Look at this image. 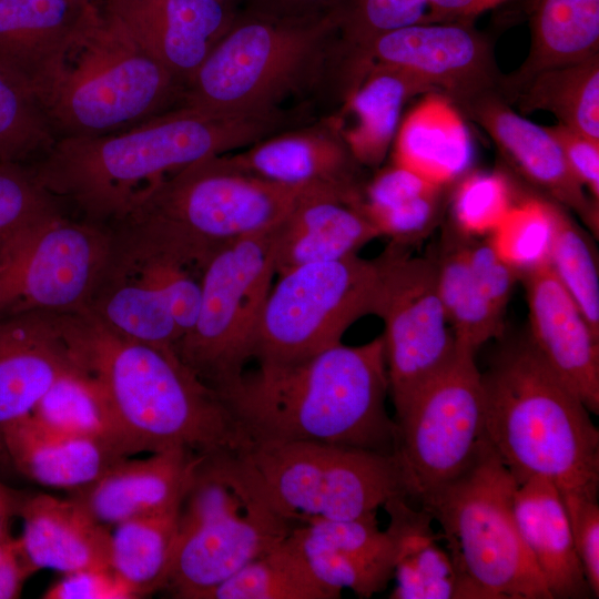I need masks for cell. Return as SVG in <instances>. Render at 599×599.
I'll return each instance as SVG.
<instances>
[{
	"label": "cell",
	"instance_id": "cell-1",
	"mask_svg": "<svg viewBox=\"0 0 599 599\" xmlns=\"http://www.w3.org/2000/svg\"><path fill=\"white\" fill-rule=\"evenodd\" d=\"M288 114H209L171 109L131 129L58 139L30 165L40 184L83 219L112 226L165 176L207 156L245 149L288 129Z\"/></svg>",
	"mask_w": 599,
	"mask_h": 599
},
{
	"label": "cell",
	"instance_id": "cell-2",
	"mask_svg": "<svg viewBox=\"0 0 599 599\" xmlns=\"http://www.w3.org/2000/svg\"><path fill=\"white\" fill-rule=\"evenodd\" d=\"M383 336L342 343L288 365H263L243 373L216 394L251 441L306 440L392 455L395 420Z\"/></svg>",
	"mask_w": 599,
	"mask_h": 599
},
{
	"label": "cell",
	"instance_id": "cell-3",
	"mask_svg": "<svg viewBox=\"0 0 599 599\" xmlns=\"http://www.w3.org/2000/svg\"><path fill=\"white\" fill-rule=\"evenodd\" d=\"M75 364L103 392L133 451H238L246 439L173 347L120 336L87 312L60 315Z\"/></svg>",
	"mask_w": 599,
	"mask_h": 599
},
{
	"label": "cell",
	"instance_id": "cell-4",
	"mask_svg": "<svg viewBox=\"0 0 599 599\" xmlns=\"http://www.w3.org/2000/svg\"><path fill=\"white\" fill-rule=\"evenodd\" d=\"M339 14L276 20L240 12L175 108L209 114H302L287 103L317 97L341 100L344 49ZM174 109V108H173Z\"/></svg>",
	"mask_w": 599,
	"mask_h": 599
},
{
	"label": "cell",
	"instance_id": "cell-5",
	"mask_svg": "<svg viewBox=\"0 0 599 599\" xmlns=\"http://www.w3.org/2000/svg\"><path fill=\"white\" fill-rule=\"evenodd\" d=\"M481 379L486 439L517 485L539 476L560 496L598 497L599 432L591 413L528 337L499 351Z\"/></svg>",
	"mask_w": 599,
	"mask_h": 599
},
{
	"label": "cell",
	"instance_id": "cell-6",
	"mask_svg": "<svg viewBox=\"0 0 599 599\" xmlns=\"http://www.w3.org/2000/svg\"><path fill=\"white\" fill-rule=\"evenodd\" d=\"M349 191L287 185L234 167L225 154L199 160L160 180L110 229L202 270L221 246L276 226L301 201Z\"/></svg>",
	"mask_w": 599,
	"mask_h": 599
},
{
	"label": "cell",
	"instance_id": "cell-7",
	"mask_svg": "<svg viewBox=\"0 0 599 599\" xmlns=\"http://www.w3.org/2000/svg\"><path fill=\"white\" fill-rule=\"evenodd\" d=\"M293 528L237 451L203 455L180 509L164 588L175 598L200 599L282 542Z\"/></svg>",
	"mask_w": 599,
	"mask_h": 599
},
{
	"label": "cell",
	"instance_id": "cell-8",
	"mask_svg": "<svg viewBox=\"0 0 599 599\" xmlns=\"http://www.w3.org/2000/svg\"><path fill=\"white\" fill-rule=\"evenodd\" d=\"M517 483L489 443L418 506L441 528L466 599H552L514 515Z\"/></svg>",
	"mask_w": 599,
	"mask_h": 599
},
{
	"label": "cell",
	"instance_id": "cell-9",
	"mask_svg": "<svg viewBox=\"0 0 599 599\" xmlns=\"http://www.w3.org/2000/svg\"><path fill=\"white\" fill-rule=\"evenodd\" d=\"M182 91L171 72L101 9L69 53L42 111L57 140L98 136L175 108Z\"/></svg>",
	"mask_w": 599,
	"mask_h": 599
},
{
	"label": "cell",
	"instance_id": "cell-10",
	"mask_svg": "<svg viewBox=\"0 0 599 599\" xmlns=\"http://www.w3.org/2000/svg\"><path fill=\"white\" fill-rule=\"evenodd\" d=\"M293 527L376 512L406 497L394 455L318 441H251L237 451Z\"/></svg>",
	"mask_w": 599,
	"mask_h": 599
},
{
	"label": "cell",
	"instance_id": "cell-11",
	"mask_svg": "<svg viewBox=\"0 0 599 599\" xmlns=\"http://www.w3.org/2000/svg\"><path fill=\"white\" fill-rule=\"evenodd\" d=\"M382 282V257L357 254L278 274L257 322L252 358L288 365L342 343L351 325L376 314Z\"/></svg>",
	"mask_w": 599,
	"mask_h": 599
},
{
	"label": "cell",
	"instance_id": "cell-12",
	"mask_svg": "<svg viewBox=\"0 0 599 599\" xmlns=\"http://www.w3.org/2000/svg\"><path fill=\"white\" fill-rule=\"evenodd\" d=\"M275 274L272 229L226 243L202 266L196 321L173 349L216 394L237 383L252 358Z\"/></svg>",
	"mask_w": 599,
	"mask_h": 599
},
{
	"label": "cell",
	"instance_id": "cell-13",
	"mask_svg": "<svg viewBox=\"0 0 599 599\" xmlns=\"http://www.w3.org/2000/svg\"><path fill=\"white\" fill-rule=\"evenodd\" d=\"M475 355L458 347L450 364L394 418L393 455L408 500L419 504L456 479L488 443L483 379Z\"/></svg>",
	"mask_w": 599,
	"mask_h": 599
},
{
	"label": "cell",
	"instance_id": "cell-14",
	"mask_svg": "<svg viewBox=\"0 0 599 599\" xmlns=\"http://www.w3.org/2000/svg\"><path fill=\"white\" fill-rule=\"evenodd\" d=\"M111 246L110 227L63 213L0 243V318L85 311Z\"/></svg>",
	"mask_w": 599,
	"mask_h": 599
},
{
	"label": "cell",
	"instance_id": "cell-15",
	"mask_svg": "<svg viewBox=\"0 0 599 599\" xmlns=\"http://www.w3.org/2000/svg\"><path fill=\"white\" fill-rule=\"evenodd\" d=\"M112 231V246L85 311L125 338L173 347L194 325L201 270Z\"/></svg>",
	"mask_w": 599,
	"mask_h": 599
},
{
	"label": "cell",
	"instance_id": "cell-16",
	"mask_svg": "<svg viewBox=\"0 0 599 599\" xmlns=\"http://www.w3.org/2000/svg\"><path fill=\"white\" fill-rule=\"evenodd\" d=\"M383 282L375 316L383 336L389 394L399 417L458 347L441 304L434 256H410L392 243L380 255Z\"/></svg>",
	"mask_w": 599,
	"mask_h": 599
},
{
	"label": "cell",
	"instance_id": "cell-17",
	"mask_svg": "<svg viewBox=\"0 0 599 599\" xmlns=\"http://www.w3.org/2000/svg\"><path fill=\"white\" fill-rule=\"evenodd\" d=\"M398 70L429 92L464 104L496 91L499 75L488 40L467 21L420 23L385 32L367 47L354 71L367 65Z\"/></svg>",
	"mask_w": 599,
	"mask_h": 599
},
{
	"label": "cell",
	"instance_id": "cell-18",
	"mask_svg": "<svg viewBox=\"0 0 599 599\" xmlns=\"http://www.w3.org/2000/svg\"><path fill=\"white\" fill-rule=\"evenodd\" d=\"M100 11L88 0H0V71L42 109Z\"/></svg>",
	"mask_w": 599,
	"mask_h": 599
},
{
	"label": "cell",
	"instance_id": "cell-19",
	"mask_svg": "<svg viewBox=\"0 0 599 599\" xmlns=\"http://www.w3.org/2000/svg\"><path fill=\"white\" fill-rule=\"evenodd\" d=\"M100 7L183 89L240 12L238 2L223 0H100Z\"/></svg>",
	"mask_w": 599,
	"mask_h": 599
},
{
	"label": "cell",
	"instance_id": "cell-20",
	"mask_svg": "<svg viewBox=\"0 0 599 599\" xmlns=\"http://www.w3.org/2000/svg\"><path fill=\"white\" fill-rule=\"evenodd\" d=\"M525 285L529 342L559 379L599 414V336L593 333L549 263L519 278Z\"/></svg>",
	"mask_w": 599,
	"mask_h": 599
},
{
	"label": "cell",
	"instance_id": "cell-21",
	"mask_svg": "<svg viewBox=\"0 0 599 599\" xmlns=\"http://www.w3.org/2000/svg\"><path fill=\"white\" fill-rule=\"evenodd\" d=\"M290 537L316 580L337 599L343 589L370 598L393 578L394 541L379 529L376 512L296 526Z\"/></svg>",
	"mask_w": 599,
	"mask_h": 599
},
{
	"label": "cell",
	"instance_id": "cell-22",
	"mask_svg": "<svg viewBox=\"0 0 599 599\" xmlns=\"http://www.w3.org/2000/svg\"><path fill=\"white\" fill-rule=\"evenodd\" d=\"M463 109L490 135L506 160L551 201L572 210L598 237V202L571 173L562 150L548 128L516 113L497 91L478 95Z\"/></svg>",
	"mask_w": 599,
	"mask_h": 599
},
{
	"label": "cell",
	"instance_id": "cell-23",
	"mask_svg": "<svg viewBox=\"0 0 599 599\" xmlns=\"http://www.w3.org/2000/svg\"><path fill=\"white\" fill-rule=\"evenodd\" d=\"M77 368L59 314L0 318V453L4 428L31 414L50 388Z\"/></svg>",
	"mask_w": 599,
	"mask_h": 599
},
{
	"label": "cell",
	"instance_id": "cell-24",
	"mask_svg": "<svg viewBox=\"0 0 599 599\" xmlns=\"http://www.w3.org/2000/svg\"><path fill=\"white\" fill-rule=\"evenodd\" d=\"M202 456L173 448L145 459L125 457L93 483L71 491V498L106 527L179 511Z\"/></svg>",
	"mask_w": 599,
	"mask_h": 599
},
{
	"label": "cell",
	"instance_id": "cell-25",
	"mask_svg": "<svg viewBox=\"0 0 599 599\" xmlns=\"http://www.w3.org/2000/svg\"><path fill=\"white\" fill-rule=\"evenodd\" d=\"M236 169L287 185H329L362 191L359 164L329 118L319 124L283 130L234 154Z\"/></svg>",
	"mask_w": 599,
	"mask_h": 599
},
{
	"label": "cell",
	"instance_id": "cell-26",
	"mask_svg": "<svg viewBox=\"0 0 599 599\" xmlns=\"http://www.w3.org/2000/svg\"><path fill=\"white\" fill-rule=\"evenodd\" d=\"M21 515L23 532L18 547L31 570H112L109 527L71 497L39 494L22 505Z\"/></svg>",
	"mask_w": 599,
	"mask_h": 599
},
{
	"label": "cell",
	"instance_id": "cell-27",
	"mask_svg": "<svg viewBox=\"0 0 599 599\" xmlns=\"http://www.w3.org/2000/svg\"><path fill=\"white\" fill-rule=\"evenodd\" d=\"M272 235L277 275L304 264L357 254L379 237L356 202L334 193L301 201L272 229Z\"/></svg>",
	"mask_w": 599,
	"mask_h": 599
},
{
	"label": "cell",
	"instance_id": "cell-28",
	"mask_svg": "<svg viewBox=\"0 0 599 599\" xmlns=\"http://www.w3.org/2000/svg\"><path fill=\"white\" fill-rule=\"evenodd\" d=\"M1 439L3 450L28 478L71 491L93 483L128 457L109 444L49 427L32 414L7 426Z\"/></svg>",
	"mask_w": 599,
	"mask_h": 599
},
{
	"label": "cell",
	"instance_id": "cell-29",
	"mask_svg": "<svg viewBox=\"0 0 599 599\" xmlns=\"http://www.w3.org/2000/svg\"><path fill=\"white\" fill-rule=\"evenodd\" d=\"M514 515L520 537L552 599H587L591 591L557 487L544 477L517 486Z\"/></svg>",
	"mask_w": 599,
	"mask_h": 599
},
{
	"label": "cell",
	"instance_id": "cell-30",
	"mask_svg": "<svg viewBox=\"0 0 599 599\" xmlns=\"http://www.w3.org/2000/svg\"><path fill=\"white\" fill-rule=\"evenodd\" d=\"M474 149L465 121L446 95L429 92L398 125L393 163L445 187L469 172Z\"/></svg>",
	"mask_w": 599,
	"mask_h": 599
},
{
	"label": "cell",
	"instance_id": "cell-31",
	"mask_svg": "<svg viewBox=\"0 0 599 599\" xmlns=\"http://www.w3.org/2000/svg\"><path fill=\"white\" fill-rule=\"evenodd\" d=\"M417 93L429 91L412 77L386 67L367 65L329 116L354 160L378 166L394 142L402 106Z\"/></svg>",
	"mask_w": 599,
	"mask_h": 599
},
{
	"label": "cell",
	"instance_id": "cell-32",
	"mask_svg": "<svg viewBox=\"0 0 599 599\" xmlns=\"http://www.w3.org/2000/svg\"><path fill=\"white\" fill-rule=\"evenodd\" d=\"M389 515L387 531L395 548L396 585L390 599H466L463 580L447 549L434 531L433 517L397 496L384 506Z\"/></svg>",
	"mask_w": 599,
	"mask_h": 599
},
{
	"label": "cell",
	"instance_id": "cell-33",
	"mask_svg": "<svg viewBox=\"0 0 599 599\" xmlns=\"http://www.w3.org/2000/svg\"><path fill=\"white\" fill-rule=\"evenodd\" d=\"M530 26L527 59L500 84L509 97L542 71L599 55V0H536Z\"/></svg>",
	"mask_w": 599,
	"mask_h": 599
},
{
	"label": "cell",
	"instance_id": "cell-34",
	"mask_svg": "<svg viewBox=\"0 0 599 599\" xmlns=\"http://www.w3.org/2000/svg\"><path fill=\"white\" fill-rule=\"evenodd\" d=\"M443 186L392 164L362 190L361 210L392 243L408 246L425 238L440 217Z\"/></svg>",
	"mask_w": 599,
	"mask_h": 599
},
{
	"label": "cell",
	"instance_id": "cell-35",
	"mask_svg": "<svg viewBox=\"0 0 599 599\" xmlns=\"http://www.w3.org/2000/svg\"><path fill=\"white\" fill-rule=\"evenodd\" d=\"M179 511L138 517L114 526L110 565L133 598L163 589L179 530Z\"/></svg>",
	"mask_w": 599,
	"mask_h": 599
},
{
	"label": "cell",
	"instance_id": "cell-36",
	"mask_svg": "<svg viewBox=\"0 0 599 599\" xmlns=\"http://www.w3.org/2000/svg\"><path fill=\"white\" fill-rule=\"evenodd\" d=\"M451 229L434 256L437 291L457 346L476 354L486 342L501 337L504 316L479 291L465 258L461 235Z\"/></svg>",
	"mask_w": 599,
	"mask_h": 599
},
{
	"label": "cell",
	"instance_id": "cell-37",
	"mask_svg": "<svg viewBox=\"0 0 599 599\" xmlns=\"http://www.w3.org/2000/svg\"><path fill=\"white\" fill-rule=\"evenodd\" d=\"M510 99L522 112H551L559 124L599 142V55L542 71Z\"/></svg>",
	"mask_w": 599,
	"mask_h": 599
},
{
	"label": "cell",
	"instance_id": "cell-38",
	"mask_svg": "<svg viewBox=\"0 0 599 599\" xmlns=\"http://www.w3.org/2000/svg\"><path fill=\"white\" fill-rule=\"evenodd\" d=\"M200 599L337 598L316 580L288 535Z\"/></svg>",
	"mask_w": 599,
	"mask_h": 599
},
{
	"label": "cell",
	"instance_id": "cell-39",
	"mask_svg": "<svg viewBox=\"0 0 599 599\" xmlns=\"http://www.w3.org/2000/svg\"><path fill=\"white\" fill-rule=\"evenodd\" d=\"M31 414L54 429L133 454L100 386L80 367L60 378Z\"/></svg>",
	"mask_w": 599,
	"mask_h": 599
},
{
	"label": "cell",
	"instance_id": "cell-40",
	"mask_svg": "<svg viewBox=\"0 0 599 599\" xmlns=\"http://www.w3.org/2000/svg\"><path fill=\"white\" fill-rule=\"evenodd\" d=\"M549 265L599 336V271L593 242L558 203Z\"/></svg>",
	"mask_w": 599,
	"mask_h": 599
},
{
	"label": "cell",
	"instance_id": "cell-41",
	"mask_svg": "<svg viewBox=\"0 0 599 599\" xmlns=\"http://www.w3.org/2000/svg\"><path fill=\"white\" fill-rule=\"evenodd\" d=\"M556 202L517 196L499 224L486 236L500 258L522 274L549 262Z\"/></svg>",
	"mask_w": 599,
	"mask_h": 599
},
{
	"label": "cell",
	"instance_id": "cell-42",
	"mask_svg": "<svg viewBox=\"0 0 599 599\" xmlns=\"http://www.w3.org/2000/svg\"><path fill=\"white\" fill-rule=\"evenodd\" d=\"M55 141L38 102L0 71V162L38 160Z\"/></svg>",
	"mask_w": 599,
	"mask_h": 599
},
{
	"label": "cell",
	"instance_id": "cell-43",
	"mask_svg": "<svg viewBox=\"0 0 599 599\" xmlns=\"http://www.w3.org/2000/svg\"><path fill=\"white\" fill-rule=\"evenodd\" d=\"M516 199L505 174L468 172L458 180L453 195V227L465 236H488Z\"/></svg>",
	"mask_w": 599,
	"mask_h": 599
},
{
	"label": "cell",
	"instance_id": "cell-44",
	"mask_svg": "<svg viewBox=\"0 0 599 599\" xmlns=\"http://www.w3.org/2000/svg\"><path fill=\"white\" fill-rule=\"evenodd\" d=\"M60 202L40 184L30 165L0 162V243L39 221L62 214Z\"/></svg>",
	"mask_w": 599,
	"mask_h": 599
},
{
	"label": "cell",
	"instance_id": "cell-45",
	"mask_svg": "<svg viewBox=\"0 0 599 599\" xmlns=\"http://www.w3.org/2000/svg\"><path fill=\"white\" fill-rule=\"evenodd\" d=\"M460 235L465 258L474 281L491 307L505 316L519 275L500 258L487 238Z\"/></svg>",
	"mask_w": 599,
	"mask_h": 599
},
{
	"label": "cell",
	"instance_id": "cell-46",
	"mask_svg": "<svg viewBox=\"0 0 599 599\" xmlns=\"http://www.w3.org/2000/svg\"><path fill=\"white\" fill-rule=\"evenodd\" d=\"M575 548L592 597H599V505L598 497L561 496Z\"/></svg>",
	"mask_w": 599,
	"mask_h": 599
},
{
	"label": "cell",
	"instance_id": "cell-47",
	"mask_svg": "<svg viewBox=\"0 0 599 599\" xmlns=\"http://www.w3.org/2000/svg\"><path fill=\"white\" fill-rule=\"evenodd\" d=\"M548 130L559 143L573 176L599 203V142L562 124Z\"/></svg>",
	"mask_w": 599,
	"mask_h": 599
},
{
	"label": "cell",
	"instance_id": "cell-48",
	"mask_svg": "<svg viewBox=\"0 0 599 599\" xmlns=\"http://www.w3.org/2000/svg\"><path fill=\"white\" fill-rule=\"evenodd\" d=\"M43 598L49 599H110L133 598L112 570H78L51 586Z\"/></svg>",
	"mask_w": 599,
	"mask_h": 599
},
{
	"label": "cell",
	"instance_id": "cell-49",
	"mask_svg": "<svg viewBox=\"0 0 599 599\" xmlns=\"http://www.w3.org/2000/svg\"><path fill=\"white\" fill-rule=\"evenodd\" d=\"M243 12L276 20H315L339 14L347 0H242Z\"/></svg>",
	"mask_w": 599,
	"mask_h": 599
},
{
	"label": "cell",
	"instance_id": "cell-50",
	"mask_svg": "<svg viewBox=\"0 0 599 599\" xmlns=\"http://www.w3.org/2000/svg\"><path fill=\"white\" fill-rule=\"evenodd\" d=\"M20 555L18 545L0 542V599L16 598L23 577L31 571Z\"/></svg>",
	"mask_w": 599,
	"mask_h": 599
},
{
	"label": "cell",
	"instance_id": "cell-51",
	"mask_svg": "<svg viewBox=\"0 0 599 599\" xmlns=\"http://www.w3.org/2000/svg\"><path fill=\"white\" fill-rule=\"evenodd\" d=\"M433 22L467 21L494 7L493 0H426Z\"/></svg>",
	"mask_w": 599,
	"mask_h": 599
},
{
	"label": "cell",
	"instance_id": "cell-52",
	"mask_svg": "<svg viewBox=\"0 0 599 599\" xmlns=\"http://www.w3.org/2000/svg\"><path fill=\"white\" fill-rule=\"evenodd\" d=\"M501 1H504V0H493V3H494V6H496V4H498L499 2H501Z\"/></svg>",
	"mask_w": 599,
	"mask_h": 599
},
{
	"label": "cell",
	"instance_id": "cell-53",
	"mask_svg": "<svg viewBox=\"0 0 599 599\" xmlns=\"http://www.w3.org/2000/svg\"><path fill=\"white\" fill-rule=\"evenodd\" d=\"M223 1L240 2L241 0H223Z\"/></svg>",
	"mask_w": 599,
	"mask_h": 599
},
{
	"label": "cell",
	"instance_id": "cell-54",
	"mask_svg": "<svg viewBox=\"0 0 599 599\" xmlns=\"http://www.w3.org/2000/svg\"><path fill=\"white\" fill-rule=\"evenodd\" d=\"M88 1H92V2H100V0H88Z\"/></svg>",
	"mask_w": 599,
	"mask_h": 599
}]
</instances>
